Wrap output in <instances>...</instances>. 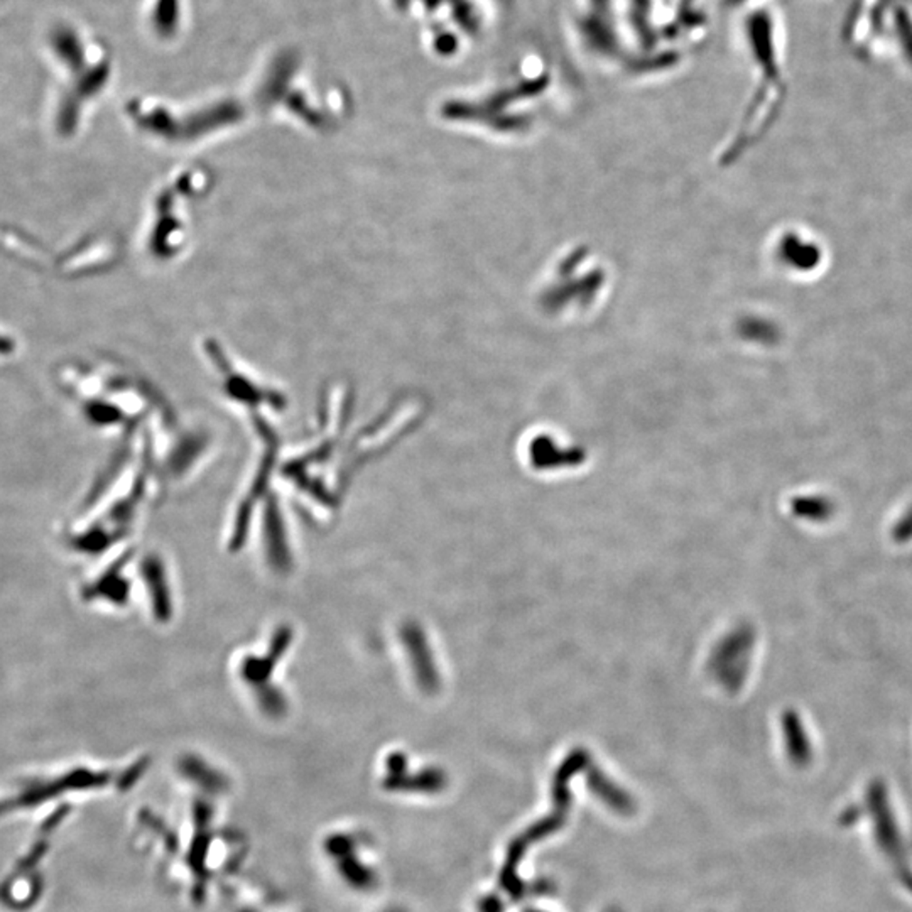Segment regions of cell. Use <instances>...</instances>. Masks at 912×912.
Here are the masks:
<instances>
[{
  "mask_svg": "<svg viewBox=\"0 0 912 912\" xmlns=\"http://www.w3.org/2000/svg\"><path fill=\"white\" fill-rule=\"evenodd\" d=\"M869 808L874 816L875 836L879 845L892 860H899L902 859V838L882 787L875 785L874 789H870Z\"/></svg>",
  "mask_w": 912,
  "mask_h": 912,
  "instance_id": "obj_1",
  "label": "cell"
}]
</instances>
